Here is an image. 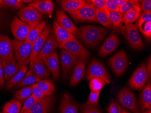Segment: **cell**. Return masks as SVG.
<instances>
[{
    "mask_svg": "<svg viewBox=\"0 0 151 113\" xmlns=\"http://www.w3.org/2000/svg\"><path fill=\"white\" fill-rule=\"evenodd\" d=\"M108 32L104 27L86 25L78 28L76 36L87 45L94 47L101 43Z\"/></svg>",
    "mask_w": 151,
    "mask_h": 113,
    "instance_id": "6da1fadb",
    "label": "cell"
},
{
    "mask_svg": "<svg viewBox=\"0 0 151 113\" xmlns=\"http://www.w3.org/2000/svg\"><path fill=\"white\" fill-rule=\"evenodd\" d=\"M13 47L14 57L21 68L27 67L30 62L33 44L26 41L12 40Z\"/></svg>",
    "mask_w": 151,
    "mask_h": 113,
    "instance_id": "7a4b0ae2",
    "label": "cell"
},
{
    "mask_svg": "<svg viewBox=\"0 0 151 113\" xmlns=\"http://www.w3.org/2000/svg\"><path fill=\"white\" fill-rule=\"evenodd\" d=\"M85 75L88 81L94 77H98L104 80L107 83H113V80L105 65L95 58H93L91 61L86 70Z\"/></svg>",
    "mask_w": 151,
    "mask_h": 113,
    "instance_id": "3957f363",
    "label": "cell"
},
{
    "mask_svg": "<svg viewBox=\"0 0 151 113\" xmlns=\"http://www.w3.org/2000/svg\"><path fill=\"white\" fill-rule=\"evenodd\" d=\"M68 13L76 22H98L96 17V8L90 1H86L85 5L78 10L69 12Z\"/></svg>",
    "mask_w": 151,
    "mask_h": 113,
    "instance_id": "277c9868",
    "label": "cell"
},
{
    "mask_svg": "<svg viewBox=\"0 0 151 113\" xmlns=\"http://www.w3.org/2000/svg\"><path fill=\"white\" fill-rule=\"evenodd\" d=\"M118 99L122 107L133 113H141L134 94L128 87H124L119 92Z\"/></svg>",
    "mask_w": 151,
    "mask_h": 113,
    "instance_id": "5b68a950",
    "label": "cell"
},
{
    "mask_svg": "<svg viewBox=\"0 0 151 113\" xmlns=\"http://www.w3.org/2000/svg\"><path fill=\"white\" fill-rule=\"evenodd\" d=\"M128 56L126 52L122 49L108 60V64L113 72L117 76L124 73L128 67Z\"/></svg>",
    "mask_w": 151,
    "mask_h": 113,
    "instance_id": "8992f818",
    "label": "cell"
},
{
    "mask_svg": "<svg viewBox=\"0 0 151 113\" xmlns=\"http://www.w3.org/2000/svg\"><path fill=\"white\" fill-rule=\"evenodd\" d=\"M148 78L146 64L143 63L133 73L128 82L129 86L132 90L140 91L145 85Z\"/></svg>",
    "mask_w": 151,
    "mask_h": 113,
    "instance_id": "52a82bcc",
    "label": "cell"
},
{
    "mask_svg": "<svg viewBox=\"0 0 151 113\" xmlns=\"http://www.w3.org/2000/svg\"><path fill=\"white\" fill-rule=\"evenodd\" d=\"M124 37L130 46L134 49L141 50L144 48L136 23L125 24Z\"/></svg>",
    "mask_w": 151,
    "mask_h": 113,
    "instance_id": "ba28073f",
    "label": "cell"
},
{
    "mask_svg": "<svg viewBox=\"0 0 151 113\" xmlns=\"http://www.w3.org/2000/svg\"><path fill=\"white\" fill-rule=\"evenodd\" d=\"M60 56L61 76L64 81H67L70 77L77 60L74 56L64 49H61Z\"/></svg>",
    "mask_w": 151,
    "mask_h": 113,
    "instance_id": "9c48e42d",
    "label": "cell"
},
{
    "mask_svg": "<svg viewBox=\"0 0 151 113\" xmlns=\"http://www.w3.org/2000/svg\"><path fill=\"white\" fill-rule=\"evenodd\" d=\"M36 24L30 25L15 16L11 23V28L16 40L25 41L32 28Z\"/></svg>",
    "mask_w": 151,
    "mask_h": 113,
    "instance_id": "30bf717a",
    "label": "cell"
},
{
    "mask_svg": "<svg viewBox=\"0 0 151 113\" xmlns=\"http://www.w3.org/2000/svg\"><path fill=\"white\" fill-rule=\"evenodd\" d=\"M63 49L71 53L77 60H82L87 63L90 58L89 52L79 42L76 38L68 41Z\"/></svg>",
    "mask_w": 151,
    "mask_h": 113,
    "instance_id": "8fae6325",
    "label": "cell"
},
{
    "mask_svg": "<svg viewBox=\"0 0 151 113\" xmlns=\"http://www.w3.org/2000/svg\"><path fill=\"white\" fill-rule=\"evenodd\" d=\"M18 15L22 21L30 25L38 24L44 17V15L37 9L29 6L19 10Z\"/></svg>",
    "mask_w": 151,
    "mask_h": 113,
    "instance_id": "7c38bea8",
    "label": "cell"
},
{
    "mask_svg": "<svg viewBox=\"0 0 151 113\" xmlns=\"http://www.w3.org/2000/svg\"><path fill=\"white\" fill-rule=\"evenodd\" d=\"M53 33L57 43L58 47L63 49L64 45L68 41L76 38L73 34L67 31L58 23L56 20L53 22Z\"/></svg>",
    "mask_w": 151,
    "mask_h": 113,
    "instance_id": "4fadbf2b",
    "label": "cell"
},
{
    "mask_svg": "<svg viewBox=\"0 0 151 113\" xmlns=\"http://www.w3.org/2000/svg\"><path fill=\"white\" fill-rule=\"evenodd\" d=\"M119 37L114 34H111L106 39L98 51V55L103 58L116 50L119 45Z\"/></svg>",
    "mask_w": 151,
    "mask_h": 113,
    "instance_id": "5bb4252c",
    "label": "cell"
},
{
    "mask_svg": "<svg viewBox=\"0 0 151 113\" xmlns=\"http://www.w3.org/2000/svg\"><path fill=\"white\" fill-rule=\"evenodd\" d=\"M29 70L41 80L50 77V73L44 60L37 56L29 62Z\"/></svg>",
    "mask_w": 151,
    "mask_h": 113,
    "instance_id": "9a60e30c",
    "label": "cell"
},
{
    "mask_svg": "<svg viewBox=\"0 0 151 113\" xmlns=\"http://www.w3.org/2000/svg\"><path fill=\"white\" fill-rule=\"evenodd\" d=\"M43 60L50 73L52 75V78L58 80L61 76L59 58L56 49Z\"/></svg>",
    "mask_w": 151,
    "mask_h": 113,
    "instance_id": "2e32d148",
    "label": "cell"
},
{
    "mask_svg": "<svg viewBox=\"0 0 151 113\" xmlns=\"http://www.w3.org/2000/svg\"><path fill=\"white\" fill-rule=\"evenodd\" d=\"M60 113H78V104L68 93H65L61 97L59 106Z\"/></svg>",
    "mask_w": 151,
    "mask_h": 113,
    "instance_id": "e0dca14e",
    "label": "cell"
},
{
    "mask_svg": "<svg viewBox=\"0 0 151 113\" xmlns=\"http://www.w3.org/2000/svg\"><path fill=\"white\" fill-rule=\"evenodd\" d=\"M54 102L52 95L38 99L27 113H47L51 109Z\"/></svg>",
    "mask_w": 151,
    "mask_h": 113,
    "instance_id": "ac0fdd59",
    "label": "cell"
},
{
    "mask_svg": "<svg viewBox=\"0 0 151 113\" xmlns=\"http://www.w3.org/2000/svg\"><path fill=\"white\" fill-rule=\"evenodd\" d=\"M12 40L5 35H0V61L3 62L13 57Z\"/></svg>",
    "mask_w": 151,
    "mask_h": 113,
    "instance_id": "d6986e66",
    "label": "cell"
},
{
    "mask_svg": "<svg viewBox=\"0 0 151 113\" xmlns=\"http://www.w3.org/2000/svg\"><path fill=\"white\" fill-rule=\"evenodd\" d=\"M51 32V28L49 24H47L42 34H41L40 37L33 44L32 53L30 57V61L35 58L38 56L49 37Z\"/></svg>",
    "mask_w": 151,
    "mask_h": 113,
    "instance_id": "ffe728a7",
    "label": "cell"
},
{
    "mask_svg": "<svg viewBox=\"0 0 151 113\" xmlns=\"http://www.w3.org/2000/svg\"><path fill=\"white\" fill-rule=\"evenodd\" d=\"M56 19L58 23L67 31L73 34L75 36L77 35L78 28L63 10H59L57 11Z\"/></svg>",
    "mask_w": 151,
    "mask_h": 113,
    "instance_id": "44dd1931",
    "label": "cell"
},
{
    "mask_svg": "<svg viewBox=\"0 0 151 113\" xmlns=\"http://www.w3.org/2000/svg\"><path fill=\"white\" fill-rule=\"evenodd\" d=\"M137 25L146 39L150 40L151 38V14L142 13L139 18Z\"/></svg>",
    "mask_w": 151,
    "mask_h": 113,
    "instance_id": "7402d4cb",
    "label": "cell"
},
{
    "mask_svg": "<svg viewBox=\"0 0 151 113\" xmlns=\"http://www.w3.org/2000/svg\"><path fill=\"white\" fill-rule=\"evenodd\" d=\"M143 88L140 96L139 105L141 113L147 109L151 110V83L147 81Z\"/></svg>",
    "mask_w": 151,
    "mask_h": 113,
    "instance_id": "603a6c76",
    "label": "cell"
},
{
    "mask_svg": "<svg viewBox=\"0 0 151 113\" xmlns=\"http://www.w3.org/2000/svg\"><path fill=\"white\" fill-rule=\"evenodd\" d=\"M5 79L9 81L22 68L18 63L13 57L2 62Z\"/></svg>",
    "mask_w": 151,
    "mask_h": 113,
    "instance_id": "cb8c5ba5",
    "label": "cell"
},
{
    "mask_svg": "<svg viewBox=\"0 0 151 113\" xmlns=\"http://www.w3.org/2000/svg\"><path fill=\"white\" fill-rule=\"evenodd\" d=\"M57 47V43L54 34L51 32L37 56L44 60L55 50Z\"/></svg>",
    "mask_w": 151,
    "mask_h": 113,
    "instance_id": "d4e9b609",
    "label": "cell"
},
{
    "mask_svg": "<svg viewBox=\"0 0 151 113\" xmlns=\"http://www.w3.org/2000/svg\"><path fill=\"white\" fill-rule=\"evenodd\" d=\"M86 63L82 60H77L69 83L70 86H75L81 81L85 73Z\"/></svg>",
    "mask_w": 151,
    "mask_h": 113,
    "instance_id": "484cf974",
    "label": "cell"
},
{
    "mask_svg": "<svg viewBox=\"0 0 151 113\" xmlns=\"http://www.w3.org/2000/svg\"><path fill=\"white\" fill-rule=\"evenodd\" d=\"M28 6L37 9L43 15H47L50 17L52 16L54 8L53 3L50 0L35 1L29 4Z\"/></svg>",
    "mask_w": 151,
    "mask_h": 113,
    "instance_id": "4316f807",
    "label": "cell"
},
{
    "mask_svg": "<svg viewBox=\"0 0 151 113\" xmlns=\"http://www.w3.org/2000/svg\"><path fill=\"white\" fill-rule=\"evenodd\" d=\"M108 16L112 24L113 30L121 35H124L125 26L123 24V16L119 12H109Z\"/></svg>",
    "mask_w": 151,
    "mask_h": 113,
    "instance_id": "83f0119b",
    "label": "cell"
},
{
    "mask_svg": "<svg viewBox=\"0 0 151 113\" xmlns=\"http://www.w3.org/2000/svg\"><path fill=\"white\" fill-rule=\"evenodd\" d=\"M58 1L62 10L68 12L78 10L86 3L85 0H62Z\"/></svg>",
    "mask_w": 151,
    "mask_h": 113,
    "instance_id": "f1b7e54d",
    "label": "cell"
},
{
    "mask_svg": "<svg viewBox=\"0 0 151 113\" xmlns=\"http://www.w3.org/2000/svg\"><path fill=\"white\" fill-rule=\"evenodd\" d=\"M46 24V21L42 20V22L35 25L29 32L25 41L31 44H34L44 31Z\"/></svg>",
    "mask_w": 151,
    "mask_h": 113,
    "instance_id": "f546056e",
    "label": "cell"
},
{
    "mask_svg": "<svg viewBox=\"0 0 151 113\" xmlns=\"http://www.w3.org/2000/svg\"><path fill=\"white\" fill-rule=\"evenodd\" d=\"M28 70L27 67H23L19 70L12 78L8 81L6 84V87L7 90H10L13 87H15L22 80L26 74Z\"/></svg>",
    "mask_w": 151,
    "mask_h": 113,
    "instance_id": "4dcf8cb0",
    "label": "cell"
},
{
    "mask_svg": "<svg viewBox=\"0 0 151 113\" xmlns=\"http://www.w3.org/2000/svg\"><path fill=\"white\" fill-rule=\"evenodd\" d=\"M41 80H42L39 78V77L34 74L31 71L29 70L28 71L23 77V78L15 86V88L18 89L25 86L35 84Z\"/></svg>",
    "mask_w": 151,
    "mask_h": 113,
    "instance_id": "1f68e13d",
    "label": "cell"
},
{
    "mask_svg": "<svg viewBox=\"0 0 151 113\" xmlns=\"http://www.w3.org/2000/svg\"><path fill=\"white\" fill-rule=\"evenodd\" d=\"M135 10L139 12H141L140 6L139 1L136 0H130L127 1L126 3L122 5L119 8V12L123 16L125 15L128 12L131 10Z\"/></svg>",
    "mask_w": 151,
    "mask_h": 113,
    "instance_id": "d6a6232c",
    "label": "cell"
},
{
    "mask_svg": "<svg viewBox=\"0 0 151 113\" xmlns=\"http://www.w3.org/2000/svg\"><path fill=\"white\" fill-rule=\"evenodd\" d=\"M22 108V103L17 99H14L5 104L2 112L5 113H19Z\"/></svg>",
    "mask_w": 151,
    "mask_h": 113,
    "instance_id": "836d02e7",
    "label": "cell"
},
{
    "mask_svg": "<svg viewBox=\"0 0 151 113\" xmlns=\"http://www.w3.org/2000/svg\"><path fill=\"white\" fill-rule=\"evenodd\" d=\"M32 87L33 85H31L16 91L14 93V97L21 102H24L27 98L32 95Z\"/></svg>",
    "mask_w": 151,
    "mask_h": 113,
    "instance_id": "e575fe53",
    "label": "cell"
},
{
    "mask_svg": "<svg viewBox=\"0 0 151 113\" xmlns=\"http://www.w3.org/2000/svg\"><path fill=\"white\" fill-rule=\"evenodd\" d=\"M96 17L98 22L109 30H113L112 24L108 15L103 11L96 9Z\"/></svg>",
    "mask_w": 151,
    "mask_h": 113,
    "instance_id": "d590c367",
    "label": "cell"
},
{
    "mask_svg": "<svg viewBox=\"0 0 151 113\" xmlns=\"http://www.w3.org/2000/svg\"><path fill=\"white\" fill-rule=\"evenodd\" d=\"M106 84H107V82L102 79L94 77L91 79L89 82L91 91L94 92L101 91V90Z\"/></svg>",
    "mask_w": 151,
    "mask_h": 113,
    "instance_id": "8d00e7d4",
    "label": "cell"
},
{
    "mask_svg": "<svg viewBox=\"0 0 151 113\" xmlns=\"http://www.w3.org/2000/svg\"><path fill=\"white\" fill-rule=\"evenodd\" d=\"M0 6L20 10L26 6L22 0H0Z\"/></svg>",
    "mask_w": 151,
    "mask_h": 113,
    "instance_id": "74e56055",
    "label": "cell"
},
{
    "mask_svg": "<svg viewBox=\"0 0 151 113\" xmlns=\"http://www.w3.org/2000/svg\"><path fill=\"white\" fill-rule=\"evenodd\" d=\"M35 85L39 89L50 95H52L55 91L53 83L47 80H42L35 83Z\"/></svg>",
    "mask_w": 151,
    "mask_h": 113,
    "instance_id": "f35d334b",
    "label": "cell"
},
{
    "mask_svg": "<svg viewBox=\"0 0 151 113\" xmlns=\"http://www.w3.org/2000/svg\"><path fill=\"white\" fill-rule=\"evenodd\" d=\"M141 16V13L135 10H131L128 12L123 16V22L125 24H131L139 19Z\"/></svg>",
    "mask_w": 151,
    "mask_h": 113,
    "instance_id": "ab89813d",
    "label": "cell"
},
{
    "mask_svg": "<svg viewBox=\"0 0 151 113\" xmlns=\"http://www.w3.org/2000/svg\"><path fill=\"white\" fill-rule=\"evenodd\" d=\"M80 109L81 113H102L98 107L93 105L88 101L81 104Z\"/></svg>",
    "mask_w": 151,
    "mask_h": 113,
    "instance_id": "60d3db41",
    "label": "cell"
},
{
    "mask_svg": "<svg viewBox=\"0 0 151 113\" xmlns=\"http://www.w3.org/2000/svg\"><path fill=\"white\" fill-rule=\"evenodd\" d=\"M37 100L38 99L35 98L33 95H31L24 101L23 105L19 113H28Z\"/></svg>",
    "mask_w": 151,
    "mask_h": 113,
    "instance_id": "b9f144b4",
    "label": "cell"
},
{
    "mask_svg": "<svg viewBox=\"0 0 151 113\" xmlns=\"http://www.w3.org/2000/svg\"><path fill=\"white\" fill-rule=\"evenodd\" d=\"M90 2L93 4L96 9L103 11L108 15L109 11L107 9L106 0H91Z\"/></svg>",
    "mask_w": 151,
    "mask_h": 113,
    "instance_id": "7bdbcfd3",
    "label": "cell"
},
{
    "mask_svg": "<svg viewBox=\"0 0 151 113\" xmlns=\"http://www.w3.org/2000/svg\"><path fill=\"white\" fill-rule=\"evenodd\" d=\"M32 95L37 99L44 98L51 96L39 89L35 84H33L32 87Z\"/></svg>",
    "mask_w": 151,
    "mask_h": 113,
    "instance_id": "ee69618b",
    "label": "cell"
},
{
    "mask_svg": "<svg viewBox=\"0 0 151 113\" xmlns=\"http://www.w3.org/2000/svg\"><path fill=\"white\" fill-rule=\"evenodd\" d=\"M122 109L116 100L113 101L109 105L108 113H121Z\"/></svg>",
    "mask_w": 151,
    "mask_h": 113,
    "instance_id": "f6af8a7d",
    "label": "cell"
},
{
    "mask_svg": "<svg viewBox=\"0 0 151 113\" xmlns=\"http://www.w3.org/2000/svg\"><path fill=\"white\" fill-rule=\"evenodd\" d=\"M141 10L143 13L151 14V0H143L139 1Z\"/></svg>",
    "mask_w": 151,
    "mask_h": 113,
    "instance_id": "bcb514c9",
    "label": "cell"
},
{
    "mask_svg": "<svg viewBox=\"0 0 151 113\" xmlns=\"http://www.w3.org/2000/svg\"><path fill=\"white\" fill-rule=\"evenodd\" d=\"M101 91L97 92H91L90 94H89L88 97V101L90 103L93 105L98 107V101H99V96H100V93Z\"/></svg>",
    "mask_w": 151,
    "mask_h": 113,
    "instance_id": "7dc6e473",
    "label": "cell"
},
{
    "mask_svg": "<svg viewBox=\"0 0 151 113\" xmlns=\"http://www.w3.org/2000/svg\"><path fill=\"white\" fill-rule=\"evenodd\" d=\"M106 4L109 12H119V8L114 3L112 0H106Z\"/></svg>",
    "mask_w": 151,
    "mask_h": 113,
    "instance_id": "c3c4849f",
    "label": "cell"
},
{
    "mask_svg": "<svg viewBox=\"0 0 151 113\" xmlns=\"http://www.w3.org/2000/svg\"><path fill=\"white\" fill-rule=\"evenodd\" d=\"M5 76L2 62L0 61V86L3 87L5 83Z\"/></svg>",
    "mask_w": 151,
    "mask_h": 113,
    "instance_id": "681fc988",
    "label": "cell"
},
{
    "mask_svg": "<svg viewBox=\"0 0 151 113\" xmlns=\"http://www.w3.org/2000/svg\"><path fill=\"white\" fill-rule=\"evenodd\" d=\"M147 73H148V77L149 79L151 78V57L150 56L148 58L147 62Z\"/></svg>",
    "mask_w": 151,
    "mask_h": 113,
    "instance_id": "f907efd6",
    "label": "cell"
},
{
    "mask_svg": "<svg viewBox=\"0 0 151 113\" xmlns=\"http://www.w3.org/2000/svg\"><path fill=\"white\" fill-rule=\"evenodd\" d=\"M112 1L116 6L119 8L122 5L126 3L128 0H112Z\"/></svg>",
    "mask_w": 151,
    "mask_h": 113,
    "instance_id": "816d5d0a",
    "label": "cell"
},
{
    "mask_svg": "<svg viewBox=\"0 0 151 113\" xmlns=\"http://www.w3.org/2000/svg\"><path fill=\"white\" fill-rule=\"evenodd\" d=\"M1 6H0V25L1 24V23H2V20L3 19V17H4V16H3V12H2V9H1Z\"/></svg>",
    "mask_w": 151,
    "mask_h": 113,
    "instance_id": "f5cc1de1",
    "label": "cell"
},
{
    "mask_svg": "<svg viewBox=\"0 0 151 113\" xmlns=\"http://www.w3.org/2000/svg\"><path fill=\"white\" fill-rule=\"evenodd\" d=\"M34 1H33V0H22V2H23L24 3H29V4L34 2Z\"/></svg>",
    "mask_w": 151,
    "mask_h": 113,
    "instance_id": "db71d44e",
    "label": "cell"
},
{
    "mask_svg": "<svg viewBox=\"0 0 151 113\" xmlns=\"http://www.w3.org/2000/svg\"><path fill=\"white\" fill-rule=\"evenodd\" d=\"M141 113H151V110H149V109H147V110H145V111L142 112Z\"/></svg>",
    "mask_w": 151,
    "mask_h": 113,
    "instance_id": "11a10c76",
    "label": "cell"
},
{
    "mask_svg": "<svg viewBox=\"0 0 151 113\" xmlns=\"http://www.w3.org/2000/svg\"><path fill=\"white\" fill-rule=\"evenodd\" d=\"M121 113H130V112H129V111H127V110H125V109H122V112H121Z\"/></svg>",
    "mask_w": 151,
    "mask_h": 113,
    "instance_id": "9f6ffc18",
    "label": "cell"
},
{
    "mask_svg": "<svg viewBox=\"0 0 151 113\" xmlns=\"http://www.w3.org/2000/svg\"><path fill=\"white\" fill-rule=\"evenodd\" d=\"M4 113V112H1V113Z\"/></svg>",
    "mask_w": 151,
    "mask_h": 113,
    "instance_id": "6f0895ef",
    "label": "cell"
}]
</instances>
